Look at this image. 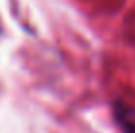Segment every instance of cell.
<instances>
[{"instance_id":"6da1fadb","label":"cell","mask_w":135,"mask_h":133,"mask_svg":"<svg viewBox=\"0 0 135 133\" xmlns=\"http://www.w3.org/2000/svg\"><path fill=\"white\" fill-rule=\"evenodd\" d=\"M112 116L122 133H135V108L123 100L112 102Z\"/></svg>"}]
</instances>
